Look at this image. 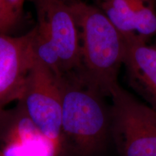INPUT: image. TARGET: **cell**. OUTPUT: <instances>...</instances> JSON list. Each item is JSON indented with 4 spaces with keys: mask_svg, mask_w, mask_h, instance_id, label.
Instances as JSON below:
<instances>
[{
    "mask_svg": "<svg viewBox=\"0 0 156 156\" xmlns=\"http://www.w3.org/2000/svg\"><path fill=\"white\" fill-rule=\"evenodd\" d=\"M58 80L63 151L69 150L76 156L98 155L112 136V111L106 96L77 72L64 74Z\"/></svg>",
    "mask_w": 156,
    "mask_h": 156,
    "instance_id": "6da1fadb",
    "label": "cell"
},
{
    "mask_svg": "<svg viewBox=\"0 0 156 156\" xmlns=\"http://www.w3.org/2000/svg\"><path fill=\"white\" fill-rule=\"evenodd\" d=\"M79 28L80 67L76 71L106 97L119 85L124 38L106 15L85 0L69 2Z\"/></svg>",
    "mask_w": 156,
    "mask_h": 156,
    "instance_id": "7a4b0ae2",
    "label": "cell"
},
{
    "mask_svg": "<svg viewBox=\"0 0 156 156\" xmlns=\"http://www.w3.org/2000/svg\"><path fill=\"white\" fill-rule=\"evenodd\" d=\"M112 136L121 156H156V111L120 85L113 90Z\"/></svg>",
    "mask_w": 156,
    "mask_h": 156,
    "instance_id": "3957f363",
    "label": "cell"
},
{
    "mask_svg": "<svg viewBox=\"0 0 156 156\" xmlns=\"http://www.w3.org/2000/svg\"><path fill=\"white\" fill-rule=\"evenodd\" d=\"M20 101L42 133L63 153L62 93L59 80L35 58Z\"/></svg>",
    "mask_w": 156,
    "mask_h": 156,
    "instance_id": "277c9868",
    "label": "cell"
},
{
    "mask_svg": "<svg viewBox=\"0 0 156 156\" xmlns=\"http://www.w3.org/2000/svg\"><path fill=\"white\" fill-rule=\"evenodd\" d=\"M37 24L47 32L61 57L64 74L80 67L79 28L71 5L66 0H30Z\"/></svg>",
    "mask_w": 156,
    "mask_h": 156,
    "instance_id": "5b68a950",
    "label": "cell"
},
{
    "mask_svg": "<svg viewBox=\"0 0 156 156\" xmlns=\"http://www.w3.org/2000/svg\"><path fill=\"white\" fill-rule=\"evenodd\" d=\"M0 152L2 156H61L62 152L37 127L21 102L0 108Z\"/></svg>",
    "mask_w": 156,
    "mask_h": 156,
    "instance_id": "8992f818",
    "label": "cell"
},
{
    "mask_svg": "<svg viewBox=\"0 0 156 156\" xmlns=\"http://www.w3.org/2000/svg\"><path fill=\"white\" fill-rule=\"evenodd\" d=\"M32 31L22 36L0 34V108L18 101L34 62Z\"/></svg>",
    "mask_w": 156,
    "mask_h": 156,
    "instance_id": "52a82bcc",
    "label": "cell"
},
{
    "mask_svg": "<svg viewBox=\"0 0 156 156\" xmlns=\"http://www.w3.org/2000/svg\"><path fill=\"white\" fill-rule=\"evenodd\" d=\"M123 36L156 35L155 3L151 0H92Z\"/></svg>",
    "mask_w": 156,
    "mask_h": 156,
    "instance_id": "ba28073f",
    "label": "cell"
},
{
    "mask_svg": "<svg viewBox=\"0 0 156 156\" xmlns=\"http://www.w3.org/2000/svg\"><path fill=\"white\" fill-rule=\"evenodd\" d=\"M123 65L130 85L156 108V47L137 34L124 36Z\"/></svg>",
    "mask_w": 156,
    "mask_h": 156,
    "instance_id": "9c48e42d",
    "label": "cell"
},
{
    "mask_svg": "<svg viewBox=\"0 0 156 156\" xmlns=\"http://www.w3.org/2000/svg\"><path fill=\"white\" fill-rule=\"evenodd\" d=\"M32 31L33 53L34 57L49 69L56 77L64 74L63 64L58 51L45 29L36 24Z\"/></svg>",
    "mask_w": 156,
    "mask_h": 156,
    "instance_id": "30bf717a",
    "label": "cell"
},
{
    "mask_svg": "<svg viewBox=\"0 0 156 156\" xmlns=\"http://www.w3.org/2000/svg\"><path fill=\"white\" fill-rule=\"evenodd\" d=\"M25 0H0V34L12 35L23 16Z\"/></svg>",
    "mask_w": 156,
    "mask_h": 156,
    "instance_id": "8fae6325",
    "label": "cell"
},
{
    "mask_svg": "<svg viewBox=\"0 0 156 156\" xmlns=\"http://www.w3.org/2000/svg\"><path fill=\"white\" fill-rule=\"evenodd\" d=\"M66 1H67V2H72V1H75V0H66Z\"/></svg>",
    "mask_w": 156,
    "mask_h": 156,
    "instance_id": "7c38bea8",
    "label": "cell"
},
{
    "mask_svg": "<svg viewBox=\"0 0 156 156\" xmlns=\"http://www.w3.org/2000/svg\"><path fill=\"white\" fill-rule=\"evenodd\" d=\"M151 1H153V2H155L156 0H151Z\"/></svg>",
    "mask_w": 156,
    "mask_h": 156,
    "instance_id": "4fadbf2b",
    "label": "cell"
},
{
    "mask_svg": "<svg viewBox=\"0 0 156 156\" xmlns=\"http://www.w3.org/2000/svg\"><path fill=\"white\" fill-rule=\"evenodd\" d=\"M0 156H2V154H1V152H0Z\"/></svg>",
    "mask_w": 156,
    "mask_h": 156,
    "instance_id": "5bb4252c",
    "label": "cell"
},
{
    "mask_svg": "<svg viewBox=\"0 0 156 156\" xmlns=\"http://www.w3.org/2000/svg\"><path fill=\"white\" fill-rule=\"evenodd\" d=\"M155 46V47H156V44H155V46Z\"/></svg>",
    "mask_w": 156,
    "mask_h": 156,
    "instance_id": "9a60e30c",
    "label": "cell"
}]
</instances>
